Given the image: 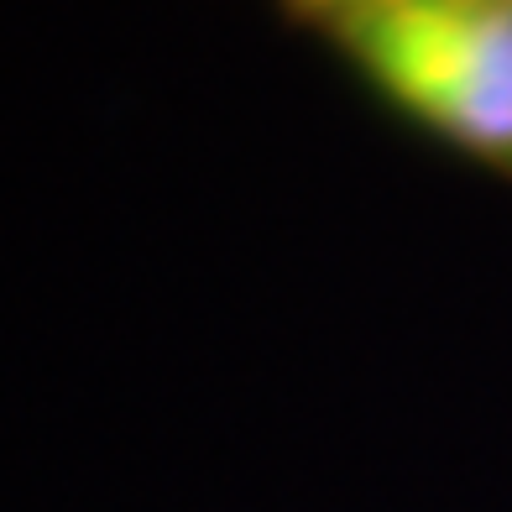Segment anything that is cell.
Wrapping results in <instances>:
<instances>
[{"mask_svg": "<svg viewBox=\"0 0 512 512\" xmlns=\"http://www.w3.org/2000/svg\"><path fill=\"white\" fill-rule=\"evenodd\" d=\"M319 11L418 126L512 162V0H319Z\"/></svg>", "mask_w": 512, "mask_h": 512, "instance_id": "obj_1", "label": "cell"}]
</instances>
